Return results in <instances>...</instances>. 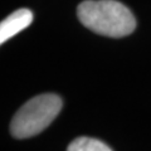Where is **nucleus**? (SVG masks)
Here are the masks:
<instances>
[{
	"mask_svg": "<svg viewBox=\"0 0 151 151\" xmlns=\"http://www.w3.org/2000/svg\"><path fill=\"white\" fill-rule=\"evenodd\" d=\"M77 15L89 30L111 38L126 37L136 28L131 10L116 0H84L77 8Z\"/></svg>",
	"mask_w": 151,
	"mask_h": 151,
	"instance_id": "nucleus-1",
	"label": "nucleus"
},
{
	"mask_svg": "<svg viewBox=\"0 0 151 151\" xmlns=\"http://www.w3.org/2000/svg\"><path fill=\"white\" fill-rule=\"evenodd\" d=\"M33 22V13L29 9H19L5 18L0 24V43H5L8 39L25 29Z\"/></svg>",
	"mask_w": 151,
	"mask_h": 151,
	"instance_id": "nucleus-3",
	"label": "nucleus"
},
{
	"mask_svg": "<svg viewBox=\"0 0 151 151\" xmlns=\"http://www.w3.org/2000/svg\"><path fill=\"white\" fill-rule=\"evenodd\" d=\"M62 100L54 93H44L29 100L10 124V132L15 139H28L40 134L58 116Z\"/></svg>",
	"mask_w": 151,
	"mask_h": 151,
	"instance_id": "nucleus-2",
	"label": "nucleus"
},
{
	"mask_svg": "<svg viewBox=\"0 0 151 151\" xmlns=\"http://www.w3.org/2000/svg\"><path fill=\"white\" fill-rule=\"evenodd\" d=\"M67 151H112L108 146L102 141L92 137H82L76 139L69 144Z\"/></svg>",
	"mask_w": 151,
	"mask_h": 151,
	"instance_id": "nucleus-4",
	"label": "nucleus"
}]
</instances>
